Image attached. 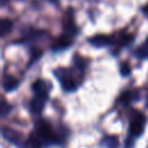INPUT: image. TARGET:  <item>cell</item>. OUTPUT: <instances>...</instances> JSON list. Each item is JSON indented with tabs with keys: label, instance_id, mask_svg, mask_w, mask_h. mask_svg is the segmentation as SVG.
I'll return each instance as SVG.
<instances>
[{
	"label": "cell",
	"instance_id": "cell-10",
	"mask_svg": "<svg viewBox=\"0 0 148 148\" xmlns=\"http://www.w3.org/2000/svg\"><path fill=\"white\" fill-rule=\"evenodd\" d=\"M42 140L36 134H30L25 141V148H42Z\"/></svg>",
	"mask_w": 148,
	"mask_h": 148
},
{
	"label": "cell",
	"instance_id": "cell-9",
	"mask_svg": "<svg viewBox=\"0 0 148 148\" xmlns=\"http://www.w3.org/2000/svg\"><path fill=\"white\" fill-rule=\"evenodd\" d=\"M2 134H3V138H6V139H7L8 141H10V142L16 143V142H18V140H20V133L16 132V131L13 130V128H9V127L3 128V130H2Z\"/></svg>",
	"mask_w": 148,
	"mask_h": 148
},
{
	"label": "cell",
	"instance_id": "cell-17",
	"mask_svg": "<svg viewBox=\"0 0 148 148\" xmlns=\"http://www.w3.org/2000/svg\"><path fill=\"white\" fill-rule=\"evenodd\" d=\"M143 12H145V14L148 16V5H146V6L143 7Z\"/></svg>",
	"mask_w": 148,
	"mask_h": 148
},
{
	"label": "cell",
	"instance_id": "cell-14",
	"mask_svg": "<svg viewBox=\"0 0 148 148\" xmlns=\"http://www.w3.org/2000/svg\"><path fill=\"white\" fill-rule=\"evenodd\" d=\"M133 99V92L132 91H125L121 94L119 101L123 103V104H128Z\"/></svg>",
	"mask_w": 148,
	"mask_h": 148
},
{
	"label": "cell",
	"instance_id": "cell-12",
	"mask_svg": "<svg viewBox=\"0 0 148 148\" xmlns=\"http://www.w3.org/2000/svg\"><path fill=\"white\" fill-rule=\"evenodd\" d=\"M103 143H104L108 148H117V146H118V139H117L116 136H112V135L105 136V138L103 139Z\"/></svg>",
	"mask_w": 148,
	"mask_h": 148
},
{
	"label": "cell",
	"instance_id": "cell-16",
	"mask_svg": "<svg viewBox=\"0 0 148 148\" xmlns=\"http://www.w3.org/2000/svg\"><path fill=\"white\" fill-rule=\"evenodd\" d=\"M121 74L123 75H128L130 74V65L127 62L121 65Z\"/></svg>",
	"mask_w": 148,
	"mask_h": 148
},
{
	"label": "cell",
	"instance_id": "cell-15",
	"mask_svg": "<svg viewBox=\"0 0 148 148\" xmlns=\"http://www.w3.org/2000/svg\"><path fill=\"white\" fill-rule=\"evenodd\" d=\"M132 38H133V37H132L131 35H128V34H124V35H121V37L119 38V43H120L121 45H127V44L131 43Z\"/></svg>",
	"mask_w": 148,
	"mask_h": 148
},
{
	"label": "cell",
	"instance_id": "cell-1",
	"mask_svg": "<svg viewBox=\"0 0 148 148\" xmlns=\"http://www.w3.org/2000/svg\"><path fill=\"white\" fill-rule=\"evenodd\" d=\"M36 131L38 138L45 143H54L59 141L58 135L52 130L51 125L45 120H38L36 123Z\"/></svg>",
	"mask_w": 148,
	"mask_h": 148
},
{
	"label": "cell",
	"instance_id": "cell-11",
	"mask_svg": "<svg viewBox=\"0 0 148 148\" xmlns=\"http://www.w3.org/2000/svg\"><path fill=\"white\" fill-rule=\"evenodd\" d=\"M12 27H13V23L10 20L0 18V37L9 34V31L12 30Z\"/></svg>",
	"mask_w": 148,
	"mask_h": 148
},
{
	"label": "cell",
	"instance_id": "cell-13",
	"mask_svg": "<svg viewBox=\"0 0 148 148\" xmlns=\"http://www.w3.org/2000/svg\"><path fill=\"white\" fill-rule=\"evenodd\" d=\"M12 110V106L6 101H0V118L7 116Z\"/></svg>",
	"mask_w": 148,
	"mask_h": 148
},
{
	"label": "cell",
	"instance_id": "cell-5",
	"mask_svg": "<svg viewBox=\"0 0 148 148\" xmlns=\"http://www.w3.org/2000/svg\"><path fill=\"white\" fill-rule=\"evenodd\" d=\"M47 97H44V96H37L30 102V111L35 114H39L43 109H44V104H45V101H46Z\"/></svg>",
	"mask_w": 148,
	"mask_h": 148
},
{
	"label": "cell",
	"instance_id": "cell-19",
	"mask_svg": "<svg viewBox=\"0 0 148 148\" xmlns=\"http://www.w3.org/2000/svg\"><path fill=\"white\" fill-rule=\"evenodd\" d=\"M53 1H56V0H53Z\"/></svg>",
	"mask_w": 148,
	"mask_h": 148
},
{
	"label": "cell",
	"instance_id": "cell-6",
	"mask_svg": "<svg viewBox=\"0 0 148 148\" xmlns=\"http://www.w3.org/2000/svg\"><path fill=\"white\" fill-rule=\"evenodd\" d=\"M32 90L37 96H44L47 97V91H49V84L43 81V80H36L32 84Z\"/></svg>",
	"mask_w": 148,
	"mask_h": 148
},
{
	"label": "cell",
	"instance_id": "cell-8",
	"mask_svg": "<svg viewBox=\"0 0 148 148\" xmlns=\"http://www.w3.org/2000/svg\"><path fill=\"white\" fill-rule=\"evenodd\" d=\"M2 86H3V89L6 91H12L14 89L17 88L18 86V80L15 79L14 76L12 75H6L3 77V82H2Z\"/></svg>",
	"mask_w": 148,
	"mask_h": 148
},
{
	"label": "cell",
	"instance_id": "cell-2",
	"mask_svg": "<svg viewBox=\"0 0 148 148\" xmlns=\"http://www.w3.org/2000/svg\"><path fill=\"white\" fill-rule=\"evenodd\" d=\"M145 121H146L145 117L140 112H135V116L132 117L130 123V134L132 136H140L141 133L143 132Z\"/></svg>",
	"mask_w": 148,
	"mask_h": 148
},
{
	"label": "cell",
	"instance_id": "cell-7",
	"mask_svg": "<svg viewBox=\"0 0 148 148\" xmlns=\"http://www.w3.org/2000/svg\"><path fill=\"white\" fill-rule=\"evenodd\" d=\"M71 44H72V38H71V36L64 35V36H61L60 38H58V39L53 43L52 49H53V50H62V49L68 47Z\"/></svg>",
	"mask_w": 148,
	"mask_h": 148
},
{
	"label": "cell",
	"instance_id": "cell-4",
	"mask_svg": "<svg viewBox=\"0 0 148 148\" xmlns=\"http://www.w3.org/2000/svg\"><path fill=\"white\" fill-rule=\"evenodd\" d=\"M112 38L106 35H96L91 38H89V43L96 47H103L112 44Z\"/></svg>",
	"mask_w": 148,
	"mask_h": 148
},
{
	"label": "cell",
	"instance_id": "cell-18",
	"mask_svg": "<svg viewBox=\"0 0 148 148\" xmlns=\"http://www.w3.org/2000/svg\"><path fill=\"white\" fill-rule=\"evenodd\" d=\"M147 105H148V101H147Z\"/></svg>",
	"mask_w": 148,
	"mask_h": 148
},
{
	"label": "cell",
	"instance_id": "cell-20",
	"mask_svg": "<svg viewBox=\"0 0 148 148\" xmlns=\"http://www.w3.org/2000/svg\"><path fill=\"white\" fill-rule=\"evenodd\" d=\"M147 42H148V40H147Z\"/></svg>",
	"mask_w": 148,
	"mask_h": 148
},
{
	"label": "cell",
	"instance_id": "cell-3",
	"mask_svg": "<svg viewBox=\"0 0 148 148\" xmlns=\"http://www.w3.org/2000/svg\"><path fill=\"white\" fill-rule=\"evenodd\" d=\"M57 75L59 76V81L61 82L65 90H74L76 88V82L74 81V79H72L68 71L61 68L57 72Z\"/></svg>",
	"mask_w": 148,
	"mask_h": 148
}]
</instances>
